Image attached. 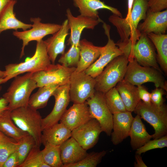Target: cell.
<instances>
[{
	"label": "cell",
	"mask_w": 167,
	"mask_h": 167,
	"mask_svg": "<svg viewBox=\"0 0 167 167\" xmlns=\"http://www.w3.org/2000/svg\"><path fill=\"white\" fill-rule=\"evenodd\" d=\"M52 64L45 41L41 40L37 41L35 53L32 57L27 58L24 62L9 64L5 66V75L3 79V84L23 73H33L46 70Z\"/></svg>",
	"instance_id": "1"
},
{
	"label": "cell",
	"mask_w": 167,
	"mask_h": 167,
	"mask_svg": "<svg viewBox=\"0 0 167 167\" xmlns=\"http://www.w3.org/2000/svg\"><path fill=\"white\" fill-rule=\"evenodd\" d=\"M40 147L34 146L19 167H49L43 160Z\"/></svg>",
	"instance_id": "33"
},
{
	"label": "cell",
	"mask_w": 167,
	"mask_h": 167,
	"mask_svg": "<svg viewBox=\"0 0 167 167\" xmlns=\"http://www.w3.org/2000/svg\"><path fill=\"white\" fill-rule=\"evenodd\" d=\"M141 118L139 115L136 114L133 118L130 128L129 136L131 145L134 150L142 146L152 138V135L147 132Z\"/></svg>",
	"instance_id": "26"
},
{
	"label": "cell",
	"mask_w": 167,
	"mask_h": 167,
	"mask_svg": "<svg viewBox=\"0 0 167 167\" xmlns=\"http://www.w3.org/2000/svg\"><path fill=\"white\" fill-rule=\"evenodd\" d=\"M138 95L140 100L147 104H150L151 101V93L148 92L144 86H138Z\"/></svg>",
	"instance_id": "41"
},
{
	"label": "cell",
	"mask_w": 167,
	"mask_h": 167,
	"mask_svg": "<svg viewBox=\"0 0 167 167\" xmlns=\"http://www.w3.org/2000/svg\"><path fill=\"white\" fill-rule=\"evenodd\" d=\"M79 57V46L71 45L69 49L62 54L58 62L62 65L67 67H76Z\"/></svg>",
	"instance_id": "34"
},
{
	"label": "cell",
	"mask_w": 167,
	"mask_h": 167,
	"mask_svg": "<svg viewBox=\"0 0 167 167\" xmlns=\"http://www.w3.org/2000/svg\"><path fill=\"white\" fill-rule=\"evenodd\" d=\"M0 140H14L13 139L9 138L4 134L0 130Z\"/></svg>",
	"instance_id": "47"
},
{
	"label": "cell",
	"mask_w": 167,
	"mask_h": 167,
	"mask_svg": "<svg viewBox=\"0 0 167 167\" xmlns=\"http://www.w3.org/2000/svg\"><path fill=\"white\" fill-rule=\"evenodd\" d=\"M104 96L107 105L113 114L115 113L127 111L115 87L105 93Z\"/></svg>",
	"instance_id": "32"
},
{
	"label": "cell",
	"mask_w": 167,
	"mask_h": 167,
	"mask_svg": "<svg viewBox=\"0 0 167 167\" xmlns=\"http://www.w3.org/2000/svg\"><path fill=\"white\" fill-rule=\"evenodd\" d=\"M11 0H0V15Z\"/></svg>",
	"instance_id": "46"
},
{
	"label": "cell",
	"mask_w": 167,
	"mask_h": 167,
	"mask_svg": "<svg viewBox=\"0 0 167 167\" xmlns=\"http://www.w3.org/2000/svg\"><path fill=\"white\" fill-rule=\"evenodd\" d=\"M60 148L63 167L79 162L88 154L87 150L71 137L62 143Z\"/></svg>",
	"instance_id": "21"
},
{
	"label": "cell",
	"mask_w": 167,
	"mask_h": 167,
	"mask_svg": "<svg viewBox=\"0 0 167 167\" xmlns=\"http://www.w3.org/2000/svg\"><path fill=\"white\" fill-rule=\"evenodd\" d=\"M69 95L70 101L74 103L85 102L94 94L95 80L87 74L85 71L71 74L69 80Z\"/></svg>",
	"instance_id": "7"
},
{
	"label": "cell",
	"mask_w": 167,
	"mask_h": 167,
	"mask_svg": "<svg viewBox=\"0 0 167 167\" xmlns=\"http://www.w3.org/2000/svg\"><path fill=\"white\" fill-rule=\"evenodd\" d=\"M105 33L108 37L106 44L103 47L98 59L85 71L87 74L96 78L103 71L106 66L114 58L123 54L110 37L109 26L104 23L103 25Z\"/></svg>",
	"instance_id": "11"
},
{
	"label": "cell",
	"mask_w": 167,
	"mask_h": 167,
	"mask_svg": "<svg viewBox=\"0 0 167 167\" xmlns=\"http://www.w3.org/2000/svg\"><path fill=\"white\" fill-rule=\"evenodd\" d=\"M5 75V71L0 70V79L4 78Z\"/></svg>",
	"instance_id": "48"
},
{
	"label": "cell",
	"mask_w": 167,
	"mask_h": 167,
	"mask_svg": "<svg viewBox=\"0 0 167 167\" xmlns=\"http://www.w3.org/2000/svg\"><path fill=\"white\" fill-rule=\"evenodd\" d=\"M76 67H67L60 64H53L48 69L32 73V77L38 88L52 84L61 86L69 83Z\"/></svg>",
	"instance_id": "10"
},
{
	"label": "cell",
	"mask_w": 167,
	"mask_h": 167,
	"mask_svg": "<svg viewBox=\"0 0 167 167\" xmlns=\"http://www.w3.org/2000/svg\"><path fill=\"white\" fill-rule=\"evenodd\" d=\"M147 1H148L149 0H147Z\"/></svg>",
	"instance_id": "50"
},
{
	"label": "cell",
	"mask_w": 167,
	"mask_h": 167,
	"mask_svg": "<svg viewBox=\"0 0 167 167\" xmlns=\"http://www.w3.org/2000/svg\"><path fill=\"white\" fill-rule=\"evenodd\" d=\"M16 2V0H11L0 14V34L7 30L22 29L24 31L32 28V24L24 23L15 17L14 7Z\"/></svg>",
	"instance_id": "25"
},
{
	"label": "cell",
	"mask_w": 167,
	"mask_h": 167,
	"mask_svg": "<svg viewBox=\"0 0 167 167\" xmlns=\"http://www.w3.org/2000/svg\"><path fill=\"white\" fill-rule=\"evenodd\" d=\"M2 84H3V79H0V91L2 89V87L1 86V85Z\"/></svg>",
	"instance_id": "49"
},
{
	"label": "cell",
	"mask_w": 167,
	"mask_h": 167,
	"mask_svg": "<svg viewBox=\"0 0 167 167\" xmlns=\"http://www.w3.org/2000/svg\"><path fill=\"white\" fill-rule=\"evenodd\" d=\"M71 137V131L62 123L58 122L42 130L41 143L44 146H60Z\"/></svg>",
	"instance_id": "24"
},
{
	"label": "cell",
	"mask_w": 167,
	"mask_h": 167,
	"mask_svg": "<svg viewBox=\"0 0 167 167\" xmlns=\"http://www.w3.org/2000/svg\"><path fill=\"white\" fill-rule=\"evenodd\" d=\"M9 110L8 103L3 97L0 98V117Z\"/></svg>",
	"instance_id": "43"
},
{
	"label": "cell",
	"mask_w": 167,
	"mask_h": 167,
	"mask_svg": "<svg viewBox=\"0 0 167 167\" xmlns=\"http://www.w3.org/2000/svg\"><path fill=\"white\" fill-rule=\"evenodd\" d=\"M10 112L8 110L0 117V130L7 137L18 142L29 134L16 126L11 117Z\"/></svg>",
	"instance_id": "30"
},
{
	"label": "cell",
	"mask_w": 167,
	"mask_h": 167,
	"mask_svg": "<svg viewBox=\"0 0 167 167\" xmlns=\"http://www.w3.org/2000/svg\"><path fill=\"white\" fill-rule=\"evenodd\" d=\"M32 74L28 72L23 75L15 77L6 92L3 95L2 97L8 103L10 111L28 106L32 92L38 88Z\"/></svg>",
	"instance_id": "2"
},
{
	"label": "cell",
	"mask_w": 167,
	"mask_h": 167,
	"mask_svg": "<svg viewBox=\"0 0 167 167\" xmlns=\"http://www.w3.org/2000/svg\"><path fill=\"white\" fill-rule=\"evenodd\" d=\"M129 62L123 54L112 60L96 78L95 90L105 93L123 79Z\"/></svg>",
	"instance_id": "3"
},
{
	"label": "cell",
	"mask_w": 167,
	"mask_h": 167,
	"mask_svg": "<svg viewBox=\"0 0 167 167\" xmlns=\"http://www.w3.org/2000/svg\"><path fill=\"white\" fill-rule=\"evenodd\" d=\"M165 90L160 88H156L151 93V103L154 105L160 106L164 104V100L163 95L165 94Z\"/></svg>",
	"instance_id": "39"
},
{
	"label": "cell",
	"mask_w": 167,
	"mask_h": 167,
	"mask_svg": "<svg viewBox=\"0 0 167 167\" xmlns=\"http://www.w3.org/2000/svg\"><path fill=\"white\" fill-rule=\"evenodd\" d=\"M167 28V10L152 12L148 9L144 21L137 28L140 33L147 35L151 33L165 34Z\"/></svg>",
	"instance_id": "18"
},
{
	"label": "cell",
	"mask_w": 167,
	"mask_h": 167,
	"mask_svg": "<svg viewBox=\"0 0 167 167\" xmlns=\"http://www.w3.org/2000/svg\"><path fill=\"white\" fill-rule=\"evenodd\" d=\"M103 132L99 122L91 118L71 131V137L87 150L93 147L97 143Z\"/></svg>",
	"instance_id": "14"
},
{
	"label": "cell",
	"mask_w": 167,
	"mask_h": 167,
	"mask_svg": "<svg viewBox=\"0 0 167 167\" xmlns=\"http://www.w3.org/2000/svg\"><path fill=\"white\" fill-rule=\"evenodd\" d=\"M107 152L103 150L99 152H93L88 153L82 160L74 164L67 165L66 167H96L101 162Z\"/></svg>",
	"instance_id": "36"
},
{
	"label": "cell",
	"mask_w": 167,
	"mask_h": 167,
	"mask_svg": "<svg viewBox=\"0 0 167 167\" xmlns=\"http://www.w3.org/2000/svg\"><path fill=\"white\" fill-rule=\"evenodd\" d=\"M75 6L79 9L80 15L95 19H99L100 9L109 10L113 14L122 17V14L117 8L106 4L100 0H72Z\"/></svg>",
	"instance_id": "22"
},
{
	"label": "cell",
	"mask_w": 167,
	"mask_h": 167,
	"mask_svg": "<svg viewBox=\"0 0 167 167\" xmlns=\"http://www.w3.org/2000/svg\"><path fill=\"white\" fill-rule=\"evenodd\" d=\"M133 112L153 127L155 133L152 135V138L158 139L167 135V108L165 105L157 106L140 100Z\"/></svg>",
	"instance_id": "6"
},
{
	"label": "cell",
	"mask_w": 167,
	"mask_h": 167,
	"mask_svg": "<svg viewBox=\"0 0 167 167\" xmlns=\"http://www.w3.org/2000/svg\"><path fill=\"white\" fill-rule=\"evenodd\" d=\"M115 87L120 96L126 111L133 112L140 101L137 87L124 79L119 82Z\"/></svg>",
	"instance_id": "27"
},
{
	"label": "cell",
	"mask_w": 167,
	"mask_h": 167,
	"mask_svg": "<svg viewBox=\"0 0 167 167\" xmlns=\"http://www.w3.org/2000/svg\"><path fill=\"white\" fill-rule=\"evenodd\" d=\"M10 115L16 126L32 135L35 139L36 145L40 147L42 144V118L37 110L28 105L11 111Z\"/></svg>",
	"instance_id": "4"
},
{
	"label": "cell",
	"mask_w": 167,
	"mask_h": 167,
	"mask_svg": "<svg viewBox=\"0 0 167 167\" xmlns=\"http://www.w3.org/2000/svg\"><path fill=\"white\" fill-rule=\"evenodd\" d=\"M86 101L91 118L96 119L100 123L103 132L110 136L112 131L113 114L107 105L104 93L95 91L93 96Z\"/></svg>",
	"instance_id": "8"
},
{
	"label": "cell",
	"mask_w": 167,
	"mask_h": 167,
	"mask_svg": "<svg viewBox=\"0 0 167 167\" xmlns=\"http://www.w3.org/2000/svg\"><path fill=\"white\" fill-rule=\"evenodd\" d=\"M133 118L131 112L128 111L113 114V131L110 136L113 144H119L129 136Z\"/></svg>",
	"instance_id": "19"
},
{
	"label": "cell",
	"mask_w": 167,
	"mask_h": 167,
	"mask_svg": "<svg viewBox=\"0 0 167 167\" xmlns=\"http://www.w3.org/2000/svg\"><path fill=\"white\" fill-rule=\"evenodd\" d=\"M55 102L51 112L42 118L41 128L42 130L58 122L66 110L70 101L69 83L59 86L54 91L53 96Z\"/></svg>",
	"instance_id": "13"
},
{
	"label": "cell",
	"mask_w": 167,
	"mask_h": 167,
	"mask_svg": "<svg viewBox=\"0 0 167 167\" xmlns=\"http://www.w3.org/2000/svg\"><path fill=\"white\" fill-rule=\"evenodd\" d=\"M134 0H127L128 10L126 19H129L131 15Z\"/></svg>",
	"instance_id": "45"
},
{
	"label": "cell",
	"mask_w": 167,
	"mask_h": 167,
	"mask_svg": "<svg viewBox=\"0 0 167 167\" xmlns=\"http://www.w3.org/2000/svg\"><path fill=\"white\" fill-rule=\"evenodd\" d=\"M41 20L39 17L31 18V21L33 23L31 28L22 32L15 31L13 32V35L23 41L20 58L24 55L25 47L29 42L33 41L37 42L42 40V38L46 36L53 35L56 32L61 26V25L57 24L43 23L41 22Z\"/></svg>",
	"instance_id": "9"
},
{
	"label": "cell",
	"mask_w": 167,
	"mask_h": 167,
	"mask_svg": "<svg viewBox=\"0 0 167 167\" xmlns=\"http://www.w3.org/2000/svg\"><path fill=\"white\" fill-rule=\"evenodd\" d=\"M157 52L158 63L162 70L166 75L167 74V35L156 34L151 33L147 35Z\"/></svg>",
	"instance_id": "28"
},
{
	"label": "cell",
	"mask_w": 167,
	"mask_h": 167,
	"mask_svg": "<svg viewBox=\"0 0 167 167\" xmlns=\"http://www.w3.org/2000/svg\"><path fill=\"white\" fill-rule=\"evenodd\" d=\"M91 118L86 101L81 103H74L66 110L59 121L71 131Z\"/></svg>",
	"instance_id": "17"
},
{
	"label": "cell",
	"mask_w": 167,
	"mask_h": 167,
	"mask_svg": "<svg viewBox=\"0 0 167 167\" xmlns=\"http://www.w3.org/2000/svg\"><path fill=\"white\" fill-rule=\"evenodd\" d=\"M41 150L44 162L49 167H63L61 158L60 146L47 144Z\"/></svg>",
	"instance_id": "31"
},
{
	"label": "cell",
	"mask_w": 167,
	"mask_h": 167,
	"mask_svg": "<svg viewBox=\"0 0 167 167\" xmlns=\"http://www.w3.org/2000/svg\"><path fill=\"white\" fill-rule=\"evenodd\" d=\"M80 57L75 71L79 72L85 71L99 57L103 47L94 45L84 39L80 41Z\"/></svg>",
	"instance_id": "23"
},
{
	"label": "cell",
	"mask_w": 167,
	"mask_h": 167,
	"mask_svg": "<svg viewBox=\"0 0 167 167\" xmlns=\"http://www.w3.org/2000/svg\"><path fill=\"white\" fill-rule=\"evenodd\" d=\"M167 147V135L160 138L150 140L136 150V154L141 155L148 151L157 148H162Z\"/></svg>",
	"instance_id": "38"
},
{
	"label": "cell",
	"mask_w": 167,
	"mask_h": 167,
	"mask_svg": "<svg viewBox=\"0 0 167 167\" xmlns=\"http://www.w3.org/2000/svg\"><path fill=\"white\" fill-rule=\"evenodd\" d=\"M66 16L70 31V36L67 40V45L79 46L80 36L84 29H93L100 22V19H95L80 15L74 16L69 8L66 11Z\"/></svg>",
	"instance_id": "15"
},
{
	"label": "cell",
	"mask_w": 167,
	"mask_h": 167,
	"mask_svg": "<svg viewBox=\"0 0 167 167\" xmlns=\"http://www.w3.org/2000/svg\"><path fill=\"white\" fill-rule=\"evenodd\" d=\"M18 145L14 140H0V167H2L9 156L16 151Z\"/></svg>",
	"instance_id": "37"
},
{
	"label": "cell",
	"mask_w": 167,
	"mask_h": 167,
	"mask_svg": "<svg viewBox=\"0 0 167 167\" xmlns=\"http://www.w3.org/2000/svg\"><path fill=\"white\" fill-rule=\"evenodd\" d=\"M17 142L19 145L16 151L19 156L20 165L24 161L34 146L36 145V143L34 138L29 134L24 136Z\"/></svg>",
	"instance_id": "35"
},
{
	"label": "cell",
	"mask_w": 167,
	"mask_h": 167,
	"mask_svg": "<svg viewBox=\"0 0 167 167\" xmlns=\"http://www.w3.org/2000/svg\"><path fill=\"white\" fill-rule=\"evenodd\" d=\"M69 28L67 19L65 20L60 29L45 41L48 54L52 64H54L59 54L65 53L66 38L69 34Z\"/></svg>",
	"instance_id": "20"
},
{
	"label": "cell",
	"mask_w": 167,
	"mask_h": 167,
	"mask_svg": "<svg viewBox=\"0 0 167 167\" xmlns=\"http://www.w3.org/2000/svg\"><path fill=\"white\" fill-rule=\"evenodd\" d=\"M148 9L152 12L161 11L167 8V0H149Z\"/></svg>",
	"instance_id": "40"
},
{
	"label": "cell",
	"mask_w": 167,
	"mask_h": 167,
	"mask_svg": "<svg viewBox=\"0 0 167 167\" xmlns=\"http://www.w3.org/2000/svg\"><path fill=\"white\" fill-rule=\"evenodd\" d=\"M135 162L134 164L135 167H147V166L143 161L141 155L136 154L135 156Z\"/></svg>",
	"instance_id": "44"
},
{
	"label": "cell",
	"mask_w": 167,
	"mask_h": 167,
	"mask_svg": "<svg viewBox=\"0 0 167 167\" xmlns=\"http://www.w3.org/2000/svg\"><path fill=\"white\" fill-rule=\"evenodd\" d=\"M123 79L137 86L152 82L156 88H161L167 91V82L162 72L153 67L142 66L134 59L129 62Z\"/></svg>",
	"instance_id": "5"
},
{
	"label": "cell",
	"mask_w": 167,
	"mask_h": 167,
	"mask_svg": "<svg viewBox=\"0 0 167 167\" xmlns=\"http://www.w3.org/2000/svg\"><path fill=\"white\" fill-rule=\"evenodd\" d=\"M147 0H134L130 18L126 19L120 17L119 21L123 30L126 33L132 34L133 37H138L140 34L137 29L139 22L144 20L148 9Z\"/></svg>",
	"instance_id": "16"
},
{
	"label": "cell",
	"mask_w": 167,
	"mask_h": 167,
	"mask_svg": "<svg viewBox=\"0 0 167 167\" xmlns=\"http://www.w3.org/2000/svg\"><path fill=\"white\" fill-rule=\"evenodd\" d=\"M59 86L52 84L39 87L38 90L31 96L28 105L36 110L45 107L50 97Z\"/></svg>",
	"instance_id": "29"
},
{
	"label": "cell",
	"mask_w": 167,
	"mask_h": 167,
	"mask_svg": "<svg viewBox=\"0 0 167 167\" xmlns=\"http://www.w3.org/2000/svg\"><path fill=\"white\" fill-rule=\"evenodd\" d=\"M19 156L16 151L9 156L3 164L2 167H19Z\"/></svg>",
	"instance_id": "42"
},
{
	"label": "cell",
	"mask_w": 167,
	"mask_h": 167,
	"mask_svg": "<svg viewBox=\"0 0 167 167\" xmlns=\"http://www.w3.org/2000/svg\"><path fill=\"white\" fill-rule=\"evenodd\" d=\"M132 55L140 65L153 67L162 72L157 62L154 46L147 34L141 33L134 47Z\"/></svg>",
	"instance_id": "12"
}]
</instances>
